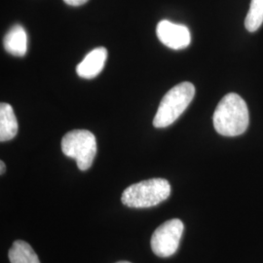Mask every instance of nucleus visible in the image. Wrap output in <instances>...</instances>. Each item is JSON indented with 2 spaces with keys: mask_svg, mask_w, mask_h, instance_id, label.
Listing matches in <instances>:
<instances>
[{
  "mask_svg": "<svg viewBox=\"0 0 263 263\" xmlns=\"http://www.w3.org/2000/svg\"><path fill=\"white\" fill-rule=\"evenodd\" d=\"M117 263H131V262H128V261H119V262Z\"/></svg>",
  "mask_w": 263,
  "mask_h": 263,
  "instance_id": "14",
  "label": "nucleus"
},
{
  "mask_svg": "<svg viewBox=\"0 0 263 263\" xmlns=\"http://www.w3.org/2000/svg\"><path fill=\"white\" fill-rule=\"evenodd\" d=\"M171 185L167 179H151L132 184L123 192L121 201L129 208L154 207L168 199Z\"/></svg>",
  "mask_w": 263,
  "mask_h": 263,
  "instance_id": "3",
  "label": "nucleus"
},
{
  "mask_svg": "<svg viewBox=\"0 0 263 263\" xmlns=\"http://www.w3.org/2000/svg\"><path fill=\"white\" fill-rule=\"evenodd\" d=\"M195 96V87L190 82H181L164 96L153 119L155 128H166L184 112Z\"/></svg>",
  "mask_w": 263,
  "mask_h": 263,
  "instance_id": "2",
  "label": "nucleus"
},
{
  "mask_svg": "<svg viewBox=\"0 0 263 263\" xmlns=\"http://www.w3.org/2000/svg\"><path fill=\"white\" fill-rule=\"evenodd\" d=\"M4 48L13 56L24 57L28 51V35L20 25L10 28L4 37Z\"/></svg>",
  "mask_w": 263,
  "mask_h": 263,
  "instance_id": "8",
  "label": "nucleus"
},
{
  "mask_svg": "<svg viewBox=\"0 0 263 263\" xmlns=\"http://www.w3.org/2000/svg\"><path fill=\"white\" fill-rule=\"evenodd\" d=\"M249 109L239 95L224 96L214 113V127L224 137H236L244 134L249 126Z\"/></svg>",
  "mask_w": 263,
  "mask_h": 263,
  "instance_id": "1",
  "label": "nucleus"
},
{
  "mask_svg": "<svg viewBox=\"0 0 263 263\" xmlns=\"http://www.w3.org/2000/svg\"><path fill=\"white\" fill-rule=\"evenodd\" d=\"M263 24V0H252L245 26L250 32H254Z\"/></svg>",
  "mask_w": 263,
  "mask_h": 263,
  "instance_id": "11",
  "label": "nucleus"
},
{
  "mask_svg": "<svg viewBox=\"0 0 263 263\" xmlns=\"http://www.w3.org/2000/svg\"><path fill=\"white\" fill-rule=\"evenodd\" d=\"M0 167H1V169H0L1 171H0V172H1V175H2V174L5 172V164H4L3 161L0 162Z\"/></svg>",
  "mask_w": 263,
  "mask_h": 263,
  "instance_id": "13",
  "label": "nucleus"
},
{
  "mask_svg": "<svg viewBox=\"0 0 263 263\" xmlns=\"http://www.w3.org/2000/svg\"><path fill=\"white\" fill-rule=\"evenodd\" d=\"M64 154L76 160L81 171L89 169L97 154V141L93 133L87 130H73L67 133L62 140Z\"/></svg>",
  "mask_w": 263,
  "mask_h": 263,
  "instance_id": "4",
  "label": "nucleus"
},
{
  "mask_svg": "<svg viewBox=\"0 0 263 263\" xmlns=\"http://www.w3.org/2000/svg\"><path fill=\"white\" fill-rule=\"evenodd\" d=\"M156 33L160 41L173 50H181L189 46L191 42L190 31L185 26L174 24L167 20L157 25Z\"/></svg>",
  "mask_w": 263,
  "mask_h": 263,
  "instance_id": "6",
  "label": "nucleus"
},
{
  "mask_svg": "<svg viewBox=\"0 0 263 263\" xmlns=\"http://www.w3.org/2000/svg\"><path fill=\"white\" fill-rule=\"evenodd\" d=\"M18 121L8 104H0V141H8L14 139L18 133Z\"/></svg>",
  "mask_w": 263,
  "mask_h": 263,
  "instance_id": "9",
  "label": "nucleus"
},
{
  "mask_svg": "<svg viewBox=\"0 0 263 263\" xmlns=\"http://www.w3.org/2000/svg\"><path fill=\"white\" fill-rule=\"evenodd\" d=\"M9 259L11 263H40L31 246L22 240L14 242L11 247Z\"/></svg>",
  "mask_w": 263,
  "mask_h": 263,
  "instance_id": "10",
  "label": "nucleus"
},
{
  "mask_svg": "<svg viewBox=\"0 0 263 263\" xmlns=\"http://www.w3.org/2000/svg\"><path fill=\"white\" fill-rule=\"evenodd\" d=\"M184 226L178 218L170 219L154 231L151 237V249L160 257H169L179 249Z\"/></svg>",
  "mask_w": 263,
  "mask_h": 263,
  "instance_id": "5",
  "label": "nucleus"
},
{
  "mask_svg": "<svg viewBox=\"0 0 263 263\" xmlns=\"http://www.w3.org/2000/svg\"><path fill=\"white\" fill-rule=\"evenodd\" d=\"M106 58L107 50L105 48H96L85 57L84 60L76 66L77 74L85 79L95 78L104 69Z\"/></svg>",
  "mask_w": 263,
  "mask_h": 263,
  "instance_id": "7",
  "label": "nucleus"
},
{
  "mask_svg": "<svg viewBox=\"0 0 263 263\" xmlns=\"http://www.w3.org/2000/svg\"><path fill=\"white\" fill-rule=\"evenodd\" d=\"M66 4L71 6H80L85 4L88 0H64Z\"/></svg>",
  "mask_w": 263,
  "mask_h": 263,
  "instance_id": "12",
  "label": "nucleus"
}]
</instances>
